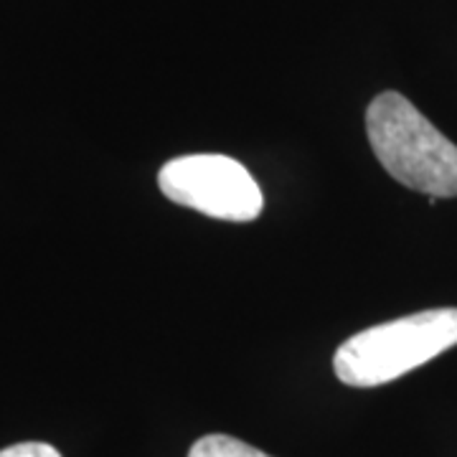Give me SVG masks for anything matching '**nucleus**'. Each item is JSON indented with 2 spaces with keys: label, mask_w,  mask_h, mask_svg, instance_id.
<instances>
[{
  "label": "nucleus",
  "mask_w": 457,
  "mask_h": 457,
  "mask_svg": "<svg viewBox=\"0 0 457 457\" xmlns=\"http://www.w3.org/2000/svg\"><path fill=\"white\" fill-rule=\"evenodd\" d=\"M457 345V308H435L366 328L343 341L333 371L343 384L369 389L389 384Z\"/></svg>",
  "instance_id": "obj_2"
},
{
  "label": "nucleus",
  "mask_w": 457,
  "mask_h": 457,
  "mask_svg": "<svg viewBox=\"0 0 457 457\" xmlns=\"http://www.w3.org/2000/svg\"><path fill=\"white\" fill-rule=\"evenodd\" d=\"M0 457H62V453L46 442H21L0 450Z\"/></svg>",
  "instance_id": "obj_5"
},
{
  "label": "nucleus",
  "mask_w": 457,
  "mask_h": 457,
  "mask_svg": "<svg viewBox=\"0 0 457 457\" xmlns=\"http://www.w3.org/2000/svg\"><path fill=\"white\" fill-rule=\"evenodd\" d=\"M188 457H272L228 435H206L191 447Z\"/></svg>",
  "instance_id": "obj_4"
},
{
  "label": "nucleus",
  "mask_w": 457,
  "mask_h": 457,
  "mask_svg": "<svg viewBox=\"0 0 457 457\" xmlns=\"http://www.w3.org/2000/svg\"><path fill=\"white\" fill-rule=\"evenodd\" d=\"M158 186L168 201L221 221H254L264 206L257 180L228 155L173 158L161 168Z\"/></svg>",
  "instance_id": "obj_3"
},
{
  "label": "nucleus",
  "mask_w": 457,
  "mask_h": 457,
  "mask_svg": "<svg viewBox=\"0 0 457 457\" xmlns=\"http://www.w3.org/2000/svg\"><path fill=\"white\" fill-rule=\"evenodd\" d=\"M366 132L394 180L429 198L457 196V145L404 95L381 92L366 110Z\"/></svg>",
  "instance_id": "obj_1"
}]
</instances>
